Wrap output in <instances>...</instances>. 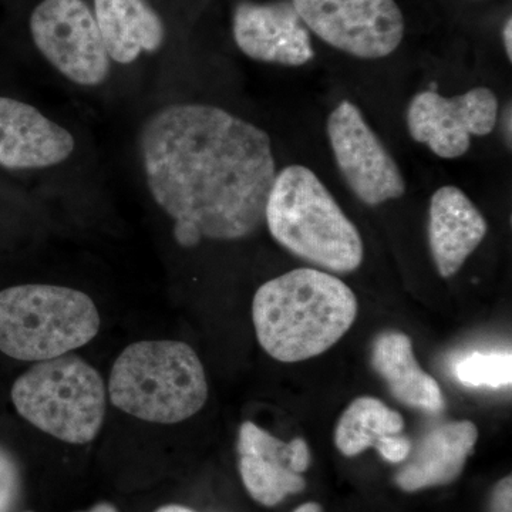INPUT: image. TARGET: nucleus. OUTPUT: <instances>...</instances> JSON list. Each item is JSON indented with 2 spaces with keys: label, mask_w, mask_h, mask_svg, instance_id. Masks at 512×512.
I'll return each instance as SVG.
<instances>
[{
  "label": "nucleus",
  "mask_w": 512,
  "mask_h": 512,
  "mask_svg": "<svg viewBox=\"0 0 512 512\" xmlns=\"http://www.w3.org/2000/svg\"><path fill=\"white\" fill-rule=\"evenodd\" d=\"M148 190L174 220L183 248L202 239L238 241L265 222L276 177L271 138L207 104H171L148 117L140 131Z\"/></svg>",
  "instance_id": "nucleus-1"
},
{
  "label": "nucleus",
  "mask_w": 512,
  "mask_h": 512,
  "mask_svg": "<svg viewBox=\"0 0 512 512\" xmlns=\"http://www.w3.org/2000/svg\"><path fill=\"white\" fill-rule=\"evenodd\" d=\"M355 293L335 275L299 268L265 282L252 302L259 345L282 363L325 353L352 328Z\"/></svg>",
  "instance_id": "nucleus-2"
},
{
  "label": "nucleus",
  "mask_w": 512,
  "mask_h": 512,
  "mask_svg": "<svg viewBox=\"0 0 512 512\" xmlns=\"http://www.w3.org/2000/svg\"><path fill=\"white\" fill-rule=\"evenodd\" d=\"M265 222L281 247L309 264L336 274L362 265L365 248L356 225L308 167L289 165L276 174Z\"/></svg>",
  "instance_id": "nucleus-3"
},
{
  "label": "nucleus",
  "mask_w": 512,
  "mask_h": 512,
  "mask_svg": "<svg viewBox=\"0 0 512 512\" xmlns=\"http://www.w3.org/2000/svg\"><path fill=\"white\" fill-rule=\"evenodd\" d=\"M109 394L117 409L136 419L177 424L207 403V375L187 343L141 340L127 346L114 362Z\"/></svg>",
  "instance_id": "nucleus-4"
},
{
  "label": "nucleus",
  "mask_w": 512,
  "mask_h": 512,
  "mask_svg": "<svg viewBox=\"0 0 512 512\" xmlns=\"http://www.w3.org/2000/svg\"><path fill=\"white\" fill-rule=\"evenodd\" d=\"M100 315L92 298L57 285H18L0 292V352L43 362L96 338Z\"/></svg>",
  "instance_id": "nucleus-5"
},
{
  "label": "nucleus",
  "mask_w": 512,
  "mask_h": 512,
  "mask_svg": "<svg viewBox=\"0 0 512 512\" xmlns=\"http://www.w3.org/2000/svg\"><path fill=\"white\" fill-rule=\"evenodd\" d=\"M12 402L20 416L43 433L70 444L96 439L106 416L103 377L80 357L37 362L16 380Z\"/></svg>",
  "instance_id": "nucleus-6"
},
{
  "label": "nucleus",
  "mask_w": 512,
  "mask_h": 512,
  "mask_svg": "<svg viewBox=\"0 0 512 512\" xmlns=\"http://www.w3.org/2000/svg\"><path fill=\"white\" fill-rule=\"evenodd\" d=\"M309 32L359 59H383L396 52L404 18L394 0H291Z\"/></svg>",
  "instance_id": "nucleus-7"
},
{
  "label": "nucleus",
  "mask_w": 512,
  "mask_h": 512,
  "mask_svg": "<svg viewBox=\"0 0 512 512\" xmlns=\"http://www.w3.org/2000/svg\"><path fill=\"white\" fill-rule=\"evenodd\" d=\"M30 32L40 53L73 83L99 86L109 77V53L83 0H43L33 10Z\"/></svg>",
  "instance_id": "nucleus-8"
},
{
  "label": "nucleus",
  "mask_w": 512,
  "mask_h": 512,
  "mask_svg": "<svg viewBox=\"0 0 512 512\" xmlns=\"http://www.w3.org/2000/svg\"><path fill=\"white\" fill-rule=\"evenodd\" d=\"M326 130L340 174L363 204L377 207L406 194L399 165L355 103L342 101L330 113Z\"/></svg>",
  "instance_id": "nucleus-9"
},
{
  "label": "nucleus",
  "mask_w": 512,
  "mask_h": 512,
  "mask_svg": "<svg viewBox=\"0 0 512 512\" xmlns=\"http://www.w3.org/2000/svg\"><path fill=\"white\" fill-rule=\"evenodd\" d=\"M497 119L498 99L488 87H476L450 99L424 90L413 97L406 113L413 140L446 160L464 156L470 150L471 137L488 136Z\"/></svg>",
  "instance_id": "nucleus-10"
},
{
  "label": "nucleus",
  "mask_w": 512,
  "mask_h": 512,
  "mask_svg": "<svg viewBox=\"0 0 512 512\" xmlns=\"http://www.w3.org/2000/svg\"><path fill=\"white\" fill-rule=\"evenodd\" d=\"M239 471L248 493L258 503L276 505L305 488L302 473L311 466V450L296 437L282 441L245 421L238 436Z\"/></svg>",
  "instance_id": "nucleus-11"
},
{
  "label": "nucleus",
  "mask_w": 512,
  "mask_h": 512,
  "mask_svg": "<svg viewBox=\"0 0 512 512\" xmlns=\"http://www.w3.org/2000/svg\"><path fill=\"white\" fill-rule=\"evenodd\" d=\"M232 30L241 52L258 62L298 67L315 57L311 33L291 0L238 3Z\"/></svg>",
  "instance_id": "nucleus-12"
},
{
  "label": "nucleus",
  "mask_w": 512,
  "mask_h": 512,
  "mask_svg": "<svg viewBox=\"0 0 512 512\" xmlns=\"http://www.w3.org/2000/svg\"><path fill=\"white\" fill-rule=\"evenodd\" d=\"M74 138L35 107L0 97V165L10 170L53 167L72 156Z\"/></svg>",
  "instance_id": "nucleus-13"
},
{
  "label": "nucleus",
  "mask_w": 512,
  "mask_h": 512,
  "mask_svg": "<svg viewBox=\"0 0 512 512\" xmlns=\"http://www.w3.org/2000/svg\"><path fill=\"white\" fill-rule=\"evenodd\" d=\"M427 229L437 271L443 278H451L484 241L488 224L466 192L446 185L431 197Z\"/></svg>",
  "instance_id": "nucleus-14"
},
{
  "label": "nucleus",
  "mask_w": 512,
  "mask_h": 512,
  "mask_svg": "<svg viewBox=\"0 0 512 512\" xmlns=\"http://www.w3.org/2000/svg\"><path fill=\"white\" fill-rule=\"evenodd\" d=\"M478 429L463 420L434 427L412 448L407 464L397 473L396 483L404 491L451 483L460 476L468 456L476 447Z\"/></svg>",
  "instance_id": "nucleus-15"
},
{
  "label": "nucleus",
  "mask_w": 512,
  "mask_h": 512,
  "mask_svg": "<svg viewBox=\"0 0 512 512\" xmlns=\"http://www.w3.org/2000/svg\"><path fill=\"white\" fill-rule=\"evenodd\" d=\"M372 367L397 402L431 414L444 409L440 384L421 369L414 357L412 339L404 333L384 332L377 336L372 348Z\"/></svg>",
  "instance_id": "nucleus-16"
},
{
  "label": "nucleus",
  "mask_w": 512,
  "mask_h": 512,
  "mask_svg": "<svg viewBox=\"0 0 512 512\" xmlns=\"http://www.w3.org/2000/svg\"><path fill=\"white\" fill-rule=\"evenodd\" d=\"M94 18L114 62L133 63L163 45V20L144 0H94Z\"/></svg>",
  "instance_id": "nucleus-17"
},
{
  "label": "nucleus",
  "mask_w": 512,
  "mask_h": 512,
  "mask_svg": "<svg viewBox=\"0 0 512 512\" xmlns=\"http://www.w3.org/2000/svg\"><path fill=\"white\" fill-rule=\"evenodd\" d=\"M402 414L394 412L376 397H357L340 417L335 443L340 453L355 457L370 447H379L384 439L402 434Z\"/></svg>",
  "instance_id": "nucleus-18"
},
{
  "label": "nucleus",
  "mask_w": 512,
  "mask_h": 512,
  "mask_svg": "<svg viewBox=\"0 0 512 512\" xmlns=\"http://www.w3.org/2000/svg\"><path fill=\"white\" fill-rule=\"evenodd\" d=\"M458 382L474 389H507L512 382L510 350H473L453 365Z\"/></svg>",
  "instance_id": "nucleus-19"
},
{
  "label": "nucleus",
  "mask_w": 512,
  "mask_h": 512,
  "mask_svg": "<svg viewBox=\"0 0 512 512\" xmlns=\"http://www.w3.org/2000/svg\"><path fill=\"white\" fill-rule=\"evenodd\" d=\"M18 468L12 457L0 447V512H8L18 491Z\"/></svg>",
  "instance_id": "nucleus-20"
},
{
  "label": "nucleus",
  "mask_w": 512,
  "mask_h": 512,
  "mask_svg": "<svg viewBox=\"0 0 512 512\" xmlns=\"http://www.w3.org/2000/svg\"><path fill=\"white\" fill-rule=\"evenodd\" d=\"M412 441L407 439L403 434H396V436L387 437L379 447L376 448L379 451L380 456L389 463H403L406 458L409 457L410 451H412Z\"/></svg>",
  "instance_id": "nucleus-21"
},
{
  "label": "nucleus",
  "mask_w": 512,
  "mask_h": 512,
  "mask_svg": "<svg viewBox=\"0 0 512 512\" xmlns=\"http://www.w3.org/2000/svg\"><path fill=\"white\" fill-rule=\"evenodd\" d=\"M493 512H512L511 477L504 478V480L497 485V488H495Z\"/></svg>",
  "instance_id": "nucleus-22"
},
{
  "label": "nucleus",
  "mask_w": 512,
  "mask_h": 512,
  "mask_svg": "<svg viewBox=\"0 0 512 512\" xmlns=\"http://www.w3.org/2000/svg\"><path fill=\"white\" fill-rule=\"evenodd\" d=\"M512 20L511 18L507 20V23H505L504 26V32H503V39H504V46H505V52H507L508 60H512Z\"/></svg>",
  "instance_id": "nucleus-23"
},
{
  "label": "nucleus",
  "mask_w": 512,
  "mask_h": 512,
  "mask_svg": "<svg viewBox=\"0 0 512 512\" xmlns=\"http://www.w3.org/2000/svg\"><path fill=\"white\" fill-rule=\"evenodd\" d=\"M156 512H194L190 508L181 507V505H167V507L160 508Z\"/></svg>",
  "instance_id": "nucleus-24"
},
{
  "label": "nucleus",
  "mask_w": 512,
  "mask_h": 512,
  "mask_svg": "<svg viewBox=\"0 0 512 512\" xmlns=\"http://www.w3.org/2000/svg\"><path fill=\"white\" fill-rule=\"evenodd\" d=\"M293 512H322V508H320V505L318 504L308 503L302 505V507H299L298 510H295Z\"/></svg>",
  "instance_id": "nucleus-25"
},
{
  "label": "nucleus",
  "mask_w": 512,
  "mask_h": 512,
  "mask_svg": "<svg viewBox=\"0 0 512 512\" xmlns=\"http://www.w3.org/2000/svg\"><path fill=\"white\" fill-rule=\"evenodd\" d=\"M89 512H117L116 508L111 507L110 504H100L97 507H94L93 510Z\"/></svg>",
  "instance_id": "nucleus-26"
}]
</instances>
